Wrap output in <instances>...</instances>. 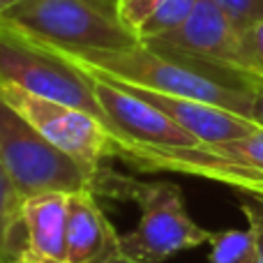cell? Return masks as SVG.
Instances as JSON below:
<instances>
[{
  "label": "cell",
  "mask_w": 263,
  "mask_h": 263,
  "mask_svg": "<svg viewBox=\"0 0 263 263\" xmlns=\"http://www.w3.org/2000/svg\"><path fill=\"white\" fill-rule=\"evenodd\" d=\"M40 44L49 46L51 51L63 55L83 72L100 74L127 86L157 90L164 95L208 102L252 120L259 79L240 69L190 58L173 51L153 49L141 42L116 51H72L46 42Z\"/></svg>",
  "instance_id": "1"
},
{
  "label": "cell",
  "mask_w": 263,
  "mask_h": 263,
  "mask_svg": "<svg viewBox=\"0 0 263 263\" xmlns=\"http://www.w3.org/2000/svg\"><path fill=\"white\" fill-rule=\"evenodd\" d=\"M90 190L118 201H132L141 208L134 231L120 236L132 256L164 263L171 256L210 242L213 231L199 227L187 213L182 192L176 182H143L102 166L92 178Z\"/></svg>",
  "instance_id": "2"
},
{
  "label": "cell",
  "mask_w": 263,
  "mask_h": 263,
  "mask_svg": "<svg viewBox=\"0 0 263 263\" xmlns=\"http://www.w3.org/2000/svg\"><path fill=\"white\" fill-rule=\"evenodd\" d=\"M118 0H23L0 14V26L72 51H116L139 44L123 26Z\"/></svg>",
  "instance_id": "3"
},
{
  "label": "cell",
  "mask_w": 263,
  "mask_h": 263,
  "mask_svg": "<svg viewBox=\"0 0 263 263\" xmlns=\"http://www.w3.org/2000/svg\"><path fill=\"white\" fill-rule=\"evenodd\" d=\"M0 81L18 86L32 95L81 109L111 129L109 118L95 97L90 77L83 69L51 51L49 46L3 26H0Z\"/></svg>",
  "instance_id": "4"
},
{
  "label": "cell",
  "mask_w": 263,
  "mask_h": 263,
  "mask_svg": "<svg viewBox=\"0 0 263 263\" xmlns=\"http://www.w3.org/2000/svg\"><path fill=\"white\" fill-rule=\"evenodd\" d=\"M0 100L23 116L60 153L72 157L86 176L88 187L102 168V162L114 157V132L95 116L5 81H0Z\"/></svg>",
  "instance_id": "5"
},
{
  "label": "cell",
  "mask_w": 263,
  "mask_h": 263,
  "mask_svg": "<svg viewBox=\"0 0 263 263\" xmlns=\"http://www.w3.org/2000/svg\"><path fill=\"white\" fill-rule=\"evenodd\" d=\"M0 166L23 196L79 192L88 180L79 164L44 139L23 116L0 100ZM90 190V187H88Z\"/></svg>",
  "instance_id": "6"
},
{
  "label": "cell",
  "mask_w": 263,
  "mask_h": 263,
  "mask_svg": "<svg viewBox=\"0 0 263 263\" xmlns=\"http://www.w3.org/2000/svg\"><path fill=\"white\" fill-rule=\"evenodd\" d=\"M92 81V90L106 114L116 139H129L143 145H162V148H196L201 141L176 125L159 109L141 100L125 86L106 77L86 72Z\"/></svg>",
  "instance_id": "7"
},
{
  "label": "cell",
  "mask_w": 263,
  "mask_h": 263,
  "mask_svg": "<svg viewBox=\"0 0 263 263\" xmlns=\"http://www.w3.org/2000/svg\"><path fill=\"white\" fill-rule=\"evenodd\" d=\"M141 44L240 69V28L213 0H199L178 28Z\"/></svg>",
  "instance_id": "8"
},
{
  "label": "cell",
  "mask_w": 263,
  "mask_h": 263,
  "mask_svg": "<svg viewBox=\"0 0 263 263\" xmlns=\"http://www.w3.org/2000/svg\"><path fill=\"white\" fill-rule=\"evenodd\" d=\"M100 77V74H97ZM114 81V79H111ZM120 83V81H116ZM134 95H139L141 100H145L148 104H153L155 109H159L164 116L173 120L176 125H180L185 132H190L192 136L201 141V143H227V141H236L242 136H250L252 132L259 129V125L254 120L238 116L233 111H227L222 106L208 104V102L199 100H187V97H176V95H164L157 90H148V88H136L120 83Z\"/></svg>",
  "instance_id": "9"
},
{
  "label": "cell",
  "mask_w": 263,
  "mask_h": 263,
  "mask_svg": "<svg viewBox=\"0 0 263 263\" xmlns=\"http://www.w3.org/2000/svg\"><path fill=\"white\" fill-rule=\"evenodd\" d=\"M69 192H40L23 199L21 227L26 245L46 259L65 261V224Z\"/></svg>",
  "instance_id": "10"
},
{
  "label": "cell",
  "mask_w": 263,
  "mask_h": 263,
  "mask_svg": "<svg viewBox=\"0 0 263 263\" xmlns=\"http://www.w3.org/2000/svg\"><path fill=\"white\" fill-rule=\"evenodd\" d=\"M92 190L69 192L67 224H65V256L67 263H92L106 245L111 219L95 201Z\"/></svg>",
  "instance_id": "11"
},
{
  "label": "cell",
  "mask_w": 263,
  "mask_h": 263,
  "mask_svg": "<svg viewBox=\"0 0 263 263\" xmlns=\"http://www.w3.org/2000/svg\"><path fill=\"white\" fill-rule=\"evenodd\" d=\"M26 196L16 190L0 166V263L7 261L26 242L21 227V205Z\"/></svg>",
  "instance_id": "12"
},
{
  "label": "cell",
  "mask_w": 263,
  "mask_h": 263,
  "mask_svg": "<svg viewBox=\"0 0 263 263\" xmlns=\"http://www.w3.org/2000/svg\"><path fill=\"white\" fill-rule=\"evenodd\" d=\"M254 252L250 229H227L210 238V263H254Z\"/></svg>",
  "instance_id": "13"
},
{
  "label": "cell",
  "mask_w": 263,
  "mask_h": 263,
  "mask_svg": "<svg viewBox=\"0 0 263 263\" xmlns=\"http://www.w3.org/2000/svg\"><path fill=\"white\" fill-rule=\"evenodd\" d=\"M240 72L263 81V21L240 30Z\"/></svg>",
  "instance_id": "14"
},
{
  "label": "cell",
  "mask_w": 263,
  "mask_h": 263,
  "mask_svg": "<svg viewBox=\"0 0 263 263\" xmlns=\"http://www.w3.org/2000/svg\"><path fill=\"white\" fill-rule=\"evenodd\" d=\"M210 148L227 155V157H233L238 162L250 164V166L263 171V127L252 132L250 136H242V139L227 141V143H213Z\"/></svg>",
  "instance_id": "15"
},
{
  "label": "cell",
  "mask_w": 263,
  "mask_h": 263,
  "mask_svg": "<svg viewBox=\"0 0 263 263\" xmlns=\"http://www.w3.org/2000/svg\"><path fill=\"white\" fill-rule=\"evenodd\" d=\"M162 3L164 0H118L116 9H118V18L123 21V26L136 37L139 28L162 7ZM136 40H139V37H136Z\"/></svg>",
  "instance_id": "16"
},
{
  "label": "cell",
  "mask_w": 263,
  "mask_h": 263,
  "mask_svg": "<svg viewBox=\"0 0 263 263\" xmlns=\"http://www.w3.org/2000/svg\"><path fill=\"white\" fill-rule=\"evenodd\" d=\"M240 196V210L247 219V229L254 236V263H263V196H250V194H238Z\"/></svg>",
  "instance_id": "17"
},
{
  "label": "cell",
  "mask_w": 263,
  "mask_h": 263,
  "mask_svg": "<svg viewBox=\"0 0 263 263\" xmlns=\"http://www.w3.org/2000/svg\"><path fill=\"white\" fill-rule=\"evenodd\" d=\"M213 3L219 5L240 30L254 26L256 21H263V0H213Z\"/></svg>",
  "instance_id": "18"
},
{
  "label": "cell",
  "mask_w": 263,
  "mask_h": 263,
  "mask_svg": "<svg viewBox=\"0 0 263 263\" xmlns=\"http://www.w3.org/2000/svg\"><path fill=\"white\" fill-rule=\"evenodd\" d=\"M92 263H153V261H143V259H136V256H132L129 252L123 247L118 231H116L114 224H111L109 233H106L104 250H102V254L97 256Z\"/></svg>",
  "instance_id": "19"
},
{
  "label": "cell",
  "mask_w": 263,
  "mask_h": 263,
  "mask_svg": "<svg viewBox=\"0 0 263 263\" xmlns=\"http://www.w3.org/2000/svg\"><path fill=\"white\" fill-rule=\"evenodd\" d=\"M3 263H65V261H55V259H46V256H42V254H37V252H32L30 247L23 242L21 247H18L16 252H14L12 256H9L7 261H3Z\"/></svg>",
  "instance_id": "20"
},
{
  "label": "cell",
  "mask_w": 263,
  "mask_h": 263,
  "mask_svg": "<svg viewBox=\"0 0 263 263\" xmlns=\"http://www.w3.org/2000/svg\"><path fill=\"white\" fill-rule=\"evenodd\" d=\"M252 120H254L259 127H263V81H259V86H256L254 109H252Z\"/></svg>",
  "instance_id": "21"
},
{
  "label": "cell",
  "mask_w": 263,
  "mask_h": 263,
  "mask_svg": "<svg viewBox=\"0 0 263 263\" xmlns=\"http://www.w3.org/2000/svg\"><path fill=\"white\" fill-rule=\"evenodd\" d=\"M18 3H23V0H0V14H5V12H7V9L16 7Z\"/></svg>",
  "instance_id": "22"
}]
</instances>
